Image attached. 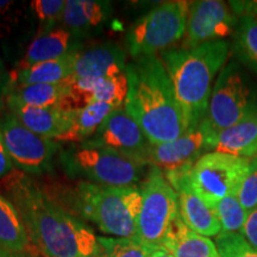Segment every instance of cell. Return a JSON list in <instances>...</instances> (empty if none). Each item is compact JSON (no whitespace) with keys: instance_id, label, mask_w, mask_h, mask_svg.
Here are the masks:
<instances>
[{"instance_id":"obj_1","label":"cell","mask_w":257,"mask_h":257,"mask_svg":"<svg viewBox=\"0 0 257 257\" xmlns=\"http://www.w3.org/2000/svg\"><path fill=\"white\" fill-rule=\"evenodd\" d=\"M31 245L43 257H99L101 246L91 227L54 202L23 175L6 181Z\"/></svg>"},{"instance_id":"obj_2","label":"cell","mask_w":257,"mask_h":257,"mask_svg":"<svg viewBox=\"0 0 257 257\" xmlns=\"http://www.w3.org/2000/svg\"><path fill=\"white\" fill-rule=\"evenodd\" d=\"M125 107L152 144L174 141L187 131L168 72L160 56L127 62Z\"/></svg>"},{"instance_id":"obj_3","label":"cell","mask_w":257,"mask_h":257,"mask_svg":"<svg viewBox=\"0 0 257 257\" xmlns=\"http://www.w3.org/2000/svg\"><path fill=\"white\" fill-rule=\"evenodd\" d=\"M231 44L214 41L194 48L175 47L160 54L165 64L187 130L202 123L207 113L214 78L226 64Z\"/></svg>"},{"instance_id":"obj_4","label":"cell","mask_w":257,"mask_h":257,"mask_svg":"<svg viewBox=\"0 0 257 257\" xmlns=\"http://www.w3.org/2000/svg\"><path fill=\"white\" fill-rule=\"evenodd\" d=\"M60 161L69 176L104 187H136L150 169L142 161L86 143L69 144L61 150Z\"/></svg>"},{"instance_id":"obj_5","label":"cell","mask_w":257,"mask_h":257,"mask_svg":"<svg viewBox=\"0 0 257 257\" xmlns=\"http://www.w3.org/2000/svg\"><path fill=\"white\" fill-rule=\"evenodd\" d=\"M82 214L106 234L136 237L142 194L137 187H104L81 181L76 192Z\"/></svg>"},{"instance_id":"obj_6","label":"cell","mask_w":257,"mask_h":257,"mask_svg":"<svg viewBox=\"0 0 257 257\" xmlns=\"http://www.w3.org/2000/svg\"><path fill=\"white\" fill-rule=\"evenodd\" d=\"M191 3L165 2L137 19L125 36V47L133 60L159 56L175 48L185 36Z\"/></svg>"},{"instance_id":"obj_7","label":"cell","mask_w":257,"mask_h":257,"mask_svg":"<svg viewBox=\"0 0 257 257\" xmlns=\"http://www.w3.org/2000/svg\"><path fill=\"white\" fill-rule=\"evenodd\" d=\"M257 111V93L238 61H230L218 74L202 124L213 135Z\"/></svg>"},{"instance_id":"obj_8","label":"cell","mask_w":257,"mask_h":257,"mask_svg":"<svg viewBox=\"0 0 257 257\" xmlns=\"http://www.w3.org/2000/svg\"><path fill=\"white\" fill-rule=\"evenodd\" d=\"M142 206L137 220L136 238L152 249L162 248L163 240L179 213L178 194L162 170L150 167L140 186Z\"/></svg>"},{"instance_id":"obj_9","label":"cell","mask_w":257,"mask_h":257,"mask_svg":"<svg viewBox=\"0 0 257 257\" xmlns=\"http://www.w3.org/2000/svg\"><path fill=\"white\" fill-rule=\"evenodd\" d=\"M250 166V159L211 152L194 163L187 181L193 192L207 206L213 208L225 197L237 193Z\"/></svg>"},{"instance_id":"obj_10","label":"cell","mask_w":257,"mask_h":257,"mask_svg":"<svg viewBox=\"0 0 257 257\" xmlns=\"http://www.w3.org/2000/svg\"><path fill=\"white\" fill-rule=\"evenodd\" d=\"M3 138L12 165L28 174H44L49 172L54 156L59 150V143L42 137L8 112L0 120Z\"/></svg>"},{"instance_id":"obj_11","label":"cell","mask_w":257,"mask_h":257,"mask_svg":"<svg viewBox=\"0 0 257 257\" xmlns=\"http://www.w3.org/2000/svg\"><path fill=\"white\" fill-rule=\"evenodd\" d=\"M216 135L211 133L204 124L170 142L152 144L147 154L146 162L149 167H156L163 174L186 172L205 154L214 150Z\"/></svg>"},{"instance_id":"obj_12","label":"cell","mask_w":257,"mask_h":257,"mask_svg":"<svg viewBox=\"0 0 257 257\" xmlns=\"http://www.w3.org/2000/svg\"><path fill=\"white\" fill-rule=\"evenodd\" d=\"M239 18L230 5L220 0H200L189 6L182 48H194L208 42L221 41L234 32Z\"/></svg>"},{"instance_id":"obj_13","label":"cell","mask_w":257,"mask_h":257,"mask_svg":"<svg viewBox=\"0 0 257 257\" xmlns=\"http://www.w3.org/2000/svg\"><path fill=\"white\" fill-rule=\"evenodd\" d=\"M83 143L107 148L142 161L146 165L147 154L152 147L142 127L128 113L125 105L114 108L96 133Z\"/></svg>"},{"instance_id":"obj_14","label":"cell","mask_w":257,"mask_h":257,"mask_svg":"<svg viewBox=\"0 0 257 257\" xmlns=\"http://www.w3.org/2000/svg\"><path fill=\"white\" fill-rule=\"evenodd\" d=\"M189 170L165 174L178 194L180 217L194 232L205 237H217L221 232L219 220L213 208L207 206L189 187L187 181Z\"/></svg>"},{"instance_id":"obj_15","label":"cell","mask_w":257,"mask_h":257,"mask_svg":"<svg viewBox=\"0 0 257 257\" xmlns=\"http://www.w3.org/2000/svg\"><path fill=\"white\" fill-rule=\"evenodd\" d=\"M126 66V53L118 44L105 42L88 48L82 47L76 54L69 81L118 75L125 73Z\"/></svg>"},{"instance_id":"obj_16","label":"cell","mask_w":257,"mask_h":257,"mask_svg":"<svg viewBox=\"0 0 257 257\" xmlns=\"http://www.w3.org/2000/svg\"><path fill=\"white\" fill-rule=\"evenodd\" d=\"M85 38L76 36L67 29L59 27L47 34L35 36L29 44L23 59L19 61L17 69H24L35 64L56 60L82 48Z\"/></svg>"},{"instance_id":"obj_17","label":"cell","mask_w":257,"mask_h":257,"mask_svg":"<svg viewBox=\"0 0 257 257\" xmlns=\"http://www.w3.org/2000/svg\"><path fill=\"white\" fill-rule=\"evenodd\" d=\"M9 112L31 130L42 137L56 141L72 126L75 110L63 107L35 108L17 104H8Z\"/></svg>"},{"instance_id":"obj_18","label":"cell","mask_w":257,"mask_h":257,"mask_svg":"<svg viewBox=\"0 0 257 257\" xmlns=\"http://www.w3.org/2000/svg\"><path fill=\"white\" fill-rule=\"evenodd\" d=\"M112 4L105 0H66L61 27L86 38L107 23Z\"/></svg>"},{"instance_id":"obj_19","label":"cell","mask_w":257,"mask_h":257,"mask_svg":"<svg viewBox=\"0 0 257 257\" xmlns=\"http://www.w3.org/2000/svg\"><path fill=\"white\" fill-rule=\"evenodd\" d=\"M162 248L174 257H221L213 240L192 231L180 216L170 226Z\"/></svg>"},{"instance_id":"obj_20","label":"cell","mask_w":257,"mask_h":257,"mask_svg":"<svg viewBox=\"0 0 257 257\" xmlns=\"http://www.w3.org/2000/svg\"><path fill=\"white\" fill-rule=\"evenodd\" d=\"M213 152L251 160L257 154V111L218 134Z\"/></svg>"},{"instance_id":"obj_21","label":"cell","mask_w":257,"mask_h":257,"mask_svg":"<svg viewBox=\"0 0 257 257\" xmlns=\"http://www.w3.org/2000/svg\"><path fill=\"white\" fill-rule=\"evenodd\" d=\"M68 95V81L61 83H36V85L14 86L8 96L6 104H17L35 108H66Z\"/></svg>"},{"instance_id":"obj_22","label":"cell","mask_w":257,"mask_h":257,"mask_svg":"<svg viewBox=\"0 0 257 257\" xmlns=\"http://www.w3.org/2000/svg\"><path fill=\"white\" fill-rule=\"evenodd\" d=\"M31 246L18 210L0 192V252L27 253Z\"/></svg>"},{"instance_id":"obj_23","label":"cell","mask_w":257,"mask_h":257,"mask_svg":"<svg viewBox=\"0 0 257 257\" xmlns=\"http://www.w3.org/2000/svg\"><path fill=\"white\" fill-rule=\"evenodd\" d=\"M80 50V49H79ZM73 51L60 59L47 61L24 69H16L14 86L36 85V83H61L72 78L74 63L78 51Z\"/></svg>"},{"instance_id":"obj_24","label":"cell","mask_w":257,"mask_h":257,"mask_svg":"<svg viewBox=\"0 0 257 257\" xmlns=\"http://www.w3.org/2000/svg\"><path fill=\"white\" fill-rule=\"evenodd\" d=\"M117 108L105 102H92L74 112L72 126L57 138L56 142L79 144L88 141L112 111Z\"/></svg>"},{"instance_id":"obj_25","label":"cell","mask_w":257,"mask_h":257,"mask_svg":"<svg viewBox=\"0 0 257 257\" xmlns=\"http://www.w3.org/2000/svg\"><path fill=\"white\" fill-rule=\"evenodd\" d=\"M232 50L240 64L257 73V18L239 17L233 32Z\"/></svg>"},{"instance_id":"obj_26","label":"cell","mask_w":257,"mask_h":257,"mask_svg":"<svg viewBox=\"0 0 257 257\" xmlns=\"http://www.w3.org/2000/svg\"><path fill=\"white\" fill-rule=\"evenodd\" d=\"M127 79L125 73L96 79L93 88L92 102H105L119 107L125 104L127 96Z\"/></svg>"},{"instance_id":"obj_27","label":"cell","mask_w":257,"mask_h":257,"mask_svg":"<svg viewBox=\"0 0 257 257\" xmlns=\"http://www.w3.org/2000/svg\"><path fill=\"white\" fill-rule=\"evenodd\" d=\"M64 8L66 0H32L29 9L38 24L36 36L61 27Z\"/></svg>"},{"instance_id":"obj_28","label":"cell","mask_w":257,"mask_h":257,"mask_svg":"<svg viewBox=\"0 0 257 257\" xmlns=\"http://www.w3.org/2000/svg\"><path fill=\"white\" fill-rule=\"evenodd\" d=\"M213 211L219 220L221 232L240 233L248 213L240 205L236 193L220 200L213 207Z\"/></svg>"},{"instance_id":"obj_29","label":"cell","mask_w":257,"mask_h":257,"mask_svg":"<svg viewBox=\"0 0 257 257\" xmlns=\"http://www.w3.org/2000/svg\"><path fill=\"white\" fill-rule=\"evenodd\" d=\"M98 242L101 246V256L105 257H150L154 250L144 245L136 237H130V238L98 237Z\"/></svg>"},{"instance_id":"obj_30","label":"cell","mask_w":257,"mask_h":257,"mask_svg":"<svg viewBox=\"0 0 257 257\" xmlns=\"http://www.w3.org/2000/svg\"><path fill=\"white\" fill-rule=\"evenodd\" d=\"M214 243L221 257H257V249L240 233L220 232Z\"/></svg>"},{"instance_id":"obj_31","label":"cell","mask_w":257,"mask_h":257,"mask_svg":"<svg viewBox=\"0 0 257 257\" xmlns=\"http://www.w3.org/2000/svg\"><path fill=\"white\" fill-rule=\"evenodd\" d=\"M236 194L246 213L257 207V163L252 160L248 174L243 179Z\"/></svg>"},{"instance_id":"obj_32","label":"cell","mask_w":257,"mask_h":257,"mask_svg":"<svg viewBox=\"0 0 257 257\" xmlns=\"http://www.w3.org/2000/svg\"><path fill=\"white\" fill-rule=\"evenodd\" d=\"M22 16L23 14L15 2L0 0V30L4 32V35L19 23Z\"/></svg>"},{"instance_id":"obj_33","label":"cell","mask_w":257,"mask_h":257,"mask_svg":"<svg viewBox=\"0 0 257 257\" xmlns=\"http://www.w3.org/2000/svg\"><path fill=\"white\" fill-rule=\"evenodd\" d=\"M240 234L248 240L250 245L257 249V207L255 210L248 212Z\"/></svg>"},{"instance_id":"obj_34","label":"cell","mask_w":257,"mask_h":257,"mask_svg":"<svg viewBox=\"0 0 257 257\" xmlns=\"http://www.w3.org/2000/svg\"><path fill=\"white\" fill-rule=\"evenodd\" d=\"M12 169H14V165L6 150L2 128H0V180H4L12 172Z\"/></svg>"},{"instance_id":"obj_35","label":"cell","mask_w":257,"mask_h":257,"mask_svg":"<svg viewBox=\"0 0 257 257\" xmlns=\"http://www.w3.org/2000/svg\"><path fill=\"white\" fill-rule=\"evenodd\" d=\"M8 87V72H6L5 64L0 57V93Z\"/></svg>"},{"instance_id":"obj_36","label":"cell","mask_w":257,"mask_h":257,"mask_svg":"<svg viewBox=\"0 0 257 257\" xmlns=\"http://www.w3.org/2000/svg\"><path fill=\"white\" fill-rule=\"evenodd\" d=\"M150 257H174L169 251H167L165 248H157L154 249Z\"/></svg>"},{"instance_id":"obj_37","label":"cell","mask_w":257,"mask_h":257,"mask_svg":"<svg viewBox=\"0 0 257 257\" xmlns=\"http://www.w3.org/2000/svg\"><path fill=\"white\" fill-rule=\"evenodd\" d=\"M0 257H30L27 253H9V252H0Z\"/></svg>"},{"instance_id":"obj_38","label":"cell","mask_w":257,"mask_h":257,"mask_svg":"<svg viewBox=\"0 0 257 257\" xmlns=\"http://www.w3.org/2000/svg\"><path fill=\"white\" fill-rule=\"evenodd\" d=\"M252 161H253V162H255V163H257V154H256V155L255 156H253L252 157V159H251Z\"/></svg>"},{"instance_id":"obj_39","label":"cell","mask_w":257,"mask_h":257,"mask_svg":"<svg viewBox=\"0 0 257 257\" xmlns=\"http://www.w3.org/2000/svg\"><path fill=\"white\" fill-rule=\"evenodd\" d=\"M99 257H105V256H99Z\"/></svg>"}]
</instances>
